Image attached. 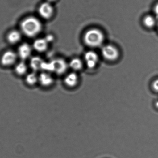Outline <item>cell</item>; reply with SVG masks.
Segmentation results:
<instances>
[{"instance_id": "obj_6", "label": "cell", "mask_w": 158, "mask_h": 158, "mask_svg": "<svg viewBox=\"0 0 158 158\" xmlns=\"http://www.w3.org/2000/svg\"><path fill=\"white\" fill-rule=\"evenodd\" d=\"M32 46L27 42L22 43L18 47L17 53L19 58L25 61L30 58L32 53Z\"/></svg>"}, {"instance_id": "obj_20", "label": "cell", "mask_w": 158, "mask_h": 158, "mask_svg": "<svg viewBox=\"0 0 158 158\" xmlns=\"http://www.w3.org/2000/svg\"><path fill=\"white\" fill-rule=\"evenodd\" d=\"M154 12L156 15L158 16V3L156 5L155 7H154Z\"/></svg>"}, {"instance_id": "obj_10", "label": "cell", "mask_w": 158, "mask_h": 158, "mask_svg": "<svg viewBox=\"0 0 158 158\" xmlns=\"http://www.w3.org/2000/svg\"><path fill=\"white\" fill-rule=\"evenodd\" d=\"M22 32L20 30L13 29L8 32L6 35V40L7 42L10 45L17 44L19 43L22 39Z\"/></svg>"}, {"instance_id": "obj_14", "label": "cell", "mask_w": 158, "mask_h": 158, "mask_svg": "<svg viewBox=\"0 0 158 158\" xmlns=\"http://www.w3.org/2000/svg\"><path fill=\"white\" fill-rule=\"evenodd\" d=\"M44 61L40 57L35 56L31 58L30 61V67L32 69V71L36 72L42 70L43 65Z\"/></svg>"}, {"instance_id": "obj_2", "label": "cell", "mask_w": 158, "mask_h": 158, "mask_svg": "<svg viewBox=\"0 0 158 158\" xmlns=\"http://www.w3.org/2000/svg\"><path fill=\"white\" fill-rule=\"evenodd\" d=\"M105 35L100 30L91 28L85 32L84 34L83 41L87 46L92 48L99 47L103 44Z\"/></svg>"}, {"instance_id": "obj_1", "label": "cell", "mask_w": 158, "mask_h": 158, "mask_svg": "<svg viewBox=\"0 0 158 158\" xmlns=\"http://www.w3.org/2000/svg\"><path fill=\"white\" fill-rule=\"evenodd\" d=\"M42 24L36 17L29 16L21 20L19 24V30L24 36L29 38L38 36L42 30Z\"/></svg>"}, {"instance_id": "obj_22", "label": "cell", "mask_w": 158, "mask_h": 158, "mask_svg": "<svg viewBox=\"0 0 158 158\" xmlns=\"http://www.w3.org/2000/svg\"><path fill=\"white\" fill-rule=\"evenodd\" d=\"M156 107L157 108H158V101H157V103H156Z\"/></svg>"}, {"instance_id": "obj_11", "label": "cell", "mask_w": 158, "mask_h": 158, "mask_svg": "<svg viewBox=\"0 0 158 158\" xmlns=\"http://www.w3.org/2000/svg\"><path fill=\"white\" fill-rule=\"evenodd\" d=\"M49 43L45 38H39L33 41L32 47L39 53H43L47 50Z\"/></svg>"}, {"instance_id": "obj_16", "label": "cell", "mask_w": 158, "mask_h": 158, "mask_svg": "<svg viewBox=\"0 0 158 158\" xmlns=\"http://www.w3.org/2000/svg\"><path fill=\"white\" fill-rule=\"evenodd\" d=\"M69 66L73 70L78 71L82 69V61L78 58H74L69 62Z\"/></svg>"}, {"instance_id": "obj_17", "label": "cell", "mask_w": 158, "mask_h": 158, "mask_svg": "<svg viewBox=\"0 0 158 158\" xmlns=\"http://www.w3.org/2000/svg\"><path fill=\"white\" fill-rule=\"evenodd\" d=\"M156 23V19L152 16L147 15L144 18L143 24L147 28H153L155 26Z\"/></svg>"}, {"instance_id": "obj_15", "label": "cell", "mask_w": 158, "mask_h": 158, "mask_svg": "<svg viewBox=\"0 0 158 158\" xmlns=\"http://www.w3.org/2000/svg\"><path fill=\"white\" fill-rule=\"evenodd\" d=\"M78 76L77 73L71 72L68 74L64 79V82L65 84L69 87H73L76 86L78 83Z\"/></svg>"}, {"instance_id": "obj_9", "label": "cell", "mask_w": 158, "mask_h": 158, "mask_svg": "<svg viewBox=\"0 0 158 158\" xmlns=\"http://www.w3.org/2000/svg\"><path fill=\"white\" fill-rule=\"evenodd\" d=\"M54 67V72L58 75L64 74L69 66L67 62L62 58H56L52 60Z\"/></svg>"}, {"instance_id": "obj_23", "label": "cell", "mask_w": 158, "mask_h": 158, "mask_svg": "<svg viewBox=\"0 0 158 158\" xmlns=\"http://www.w3.org/2000/svg\"></svg>"}, {"instance_id": "obj_8", "label": "cell", "mask_w": 158, "mask_h": 158, "mask_svg": "<svg viewBox=\"0 0 158 158\" xmlns=\"http://www.w3.org/2000/svg\"><path fill=\"white\" fill-rule=\"evenodd\" d=\"M84 59L86 66L89 69H93L95 67L99 60L97 54L92 51H88L85 53Z\"/></svg>"}, {"instance_id": "obj_21", "label": "cell", "mask_w": 158, "mask_h": 158, "mask_svg": "<svg viewBox=\"0 0 158 158\" xmlns=\"http://www.w3.org/2000/svg\"><path fill=\"white\" fill-rule=\"evenodd\" d=\"M47 1V2H48L49 3H52L53 2H55L56 0H46Z\"/></svg>"}, {"instance_id": "obj_19", "label": "cell", "mask_w": 158, "mask_h": 158, "mask_svg": "<svg viewBox=\"0 0 158 158\" xmlns=\"http://www.w3.org/2000/svg\"><path fill=\"white\" fill-rule=\"evenodd\" d=\"M45 39H46V41H47L49 43L51 42L52 41H53L54 37L53 36H52V35H49L47 36V37H46Z\"/></svg>"}, {"instance_id": "obj_7", "label": "cell", "mask_w": 158, "mask_h": 158, "mask_svg": "<svg viewBox=\"0 0 158 158\" xmlns=\"http://www.w3.org/2000/svg\"><path fill=\"white\" fill-rule=\"evenodd\" d=\"M14 73L17 77L24 78L28 73V66L25 61L18 62L14 66Z\"/></svg>"}, {"instance_id": "obj_18", "label": "cell", "mask_w": 158, "mask_h": 158, "mask_svg": "<svg viewBox=\"0 0 158 158\" xmlns=\"http://www.w3.org/2000/svg\"><path fill=\"white\" fill-rule=\"evenodd\" d=\"M152 87L155 92L158 93V79H156L153 82Z\"/></svg>"}, {"instance_id": "obj_13", "label": "cell", "mask_w": 158, "mask_h": 158, "mask_svg": "<svg viewBox=\"0 0 158 158\" xmlns=\"http://www.w3.org/2000/svg\"><path fill=\"white\" fill-rule=\"evenodd\" d=\"M23 79L25 84L27 86L30 87H33L39 83V75H38L35 71L29 72L23 78Z\"/></svg>"}, {"instance_id": "obj_4", "label": "cell", "mask_w": 158, "mask_h": 158, "mask_svg": "<svg viewBox=\"0 0 158 158\" xmlns=\"http://www.w3.org/2000/svg\"><path fill=\"white\" fill-rule=\"evenodd\" d=\"M101 53L103 58L109 61H114L118 58L119 52L118 48L111 45H107L102 47Z\"/></svg>"}, {"instance_id": "obj_3", "label": "cell", "mask_w": 158, "mask_h": 158, "mask_svg": "<svg viewBox=\"0 0 158 158\" xmlns=\"http://www.w3.org/2000/svg\"><path fill=\"white\" fill-rule=\"evenodd\" d=\"M18 58L17 52L13 50H6L0 57V65L5 68H13L17 63Z\"/></svg>"}, {"instance_id": "obj_5", "label": "cell", "mask_w": 158, "mask_h": 158, "mask_svg": "<svg viewBox=\"0 0 158 158\" xmlns=\"http://www.w3.org/2000/svg\"><path fill=\"white\" fill-rule=\"evenodd\" d=\"M38 13L42 18L48 19L53 15L54 10L52 4L46 2L40 5L38 8Z\"/></svg>"}, {"instance_id": "obj_12", "label": "cell", "mask_w": 158, "mask_h": 158, "mask_svg": "<svg viewBox=\"0 0 158 158\" xmlns=\"http://www.w3.org/2000/svg\"><path fill=\"white\" fill-rule=\"evenodd\" d=\"M54 79L49 72H41L39 75V83L43 87H49L53 83Z\"/></svg>"}]
</instances>
